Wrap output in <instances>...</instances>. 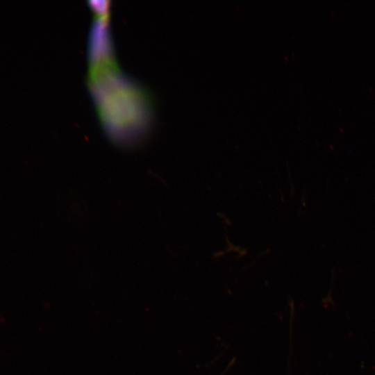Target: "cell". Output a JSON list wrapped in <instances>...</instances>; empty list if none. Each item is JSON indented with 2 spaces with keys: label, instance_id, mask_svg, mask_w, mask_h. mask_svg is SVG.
<instances>
[]
</instances>
